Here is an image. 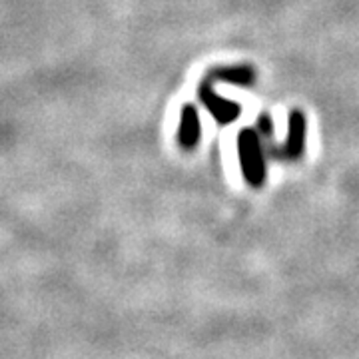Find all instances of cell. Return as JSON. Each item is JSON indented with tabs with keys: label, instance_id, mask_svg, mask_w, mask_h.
Segmentation results:
<instances>
[{
	"label": "cell",
	"instance_id": "6da1fadb",
	"mask_svg": "<svg viewBox=\"0 0 359 359\" xmlns=\"http://www.w3.org/2000/svg\"><path fill=\"white\" fill-rule=\"evenodd\" d=\"M238 158L245 182L259 188L266 180V156L257 130L245 128L238 134Z\"/></svg>",
	"mask_w": 359,
	"mask_h": 359
},
{
	"label": "cell",
	"instance_id": "7a4b0ae2",
	"mask_svg": "<svg viewBox=\"0 0 359 359\" xmlns=\"http://www.w3.org/2000/svg\"><path fill=\"white\" fill-rule=\"evenodd\" d=\"M214 82H216L214 72H208L204 80H202V84H200L198 94H200V100L205 106V110H210V114L214 116V120L218 122L219 126H228L242 114V106L216 94L214 92Z\"/></svg>",
	"mask_w": 359,
	"mask_h": 359
},
{
	"label": "cell",
	"instance_id": "3957f363",
	"mask_svg": "<svg viewBox=\"0 0 359 359\" xmlns=\"http://www.w3.org/2000/svg\"><path fill=\"white\" fill-rule=\"evenodd\" d=\"M308 140V120L302 110H292L287 120V140L282 148H269V156L282 158V160H297L306 152Z\"/></svg>",
	"mask_w": 359,
	"mask_h": 359
},
{
	"label": "cell",
	"instance_id": "277c9868",
	"mask_svg": "<svg viewBox=\"0 0 359 359\" xmlns=\"http://www.w3.org/2000/svg\"><path fill=\"white\" fill-rule=\"evenodd\" d=\"M200 134H202V126H200V116H198L196 106L184 104L178 132L180 146L186 148V150H192V148L198 146V142H200Z\"/></svg>",
	"mask_w": 359,
	"mask_h": 359
},
{
	"label": "cell",
	"instance_id": "5b68a950",
	"mask_svg": "<svg viewBox=\"0 0 359 359\" xmlns=\"http://www.w3.org/2000/svg\"><path fill=\"white\" fill-rule=\"evenodd\" d=\"M257 134H259L262 138H268V140H271V136H273V124H271L269 116L266 114L259 116V120H257Z\"/></svg>",
	"mask_w": 359,
	"mask_h": 359
}]
</instances>
